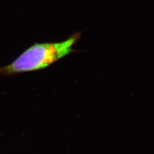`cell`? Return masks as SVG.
I'll use <instances>...</instances> for the list:
<instances>
[{"label": "cell", "instance_id": "1", "mask_svg": "<svg viewBox=\"0 0 154 154\" xmlns=\"http://www.w3.org/2000/svg\"><path fill=\"white\" fill-rule=\"evenodd\" d=\"M80 33L55 42L35 43L24 50L15 60L0 67V76H9L46 68L73 52Z\"/></svg>", "mask_w": 154, "mask_h": 154}]
</instances>
